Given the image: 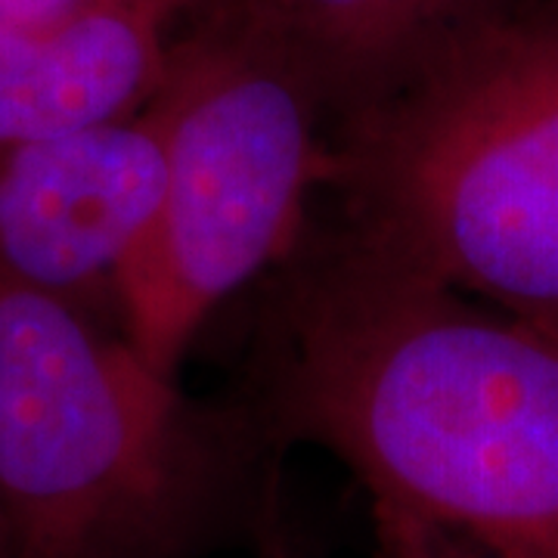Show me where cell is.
Segmentation results:
<instances>
[{"label": "cell", "instance_id": "52a82bcc", "mask_svg": "<svg viewBox=\"0 0 558 558\" xmlns=\"http://www.w3.org/2000/svg\"><path fill=\"white\" fill-rule=\"evenodd\" d=\"M499 7V0H240L236 22L341 121L391 94L438 47Z\"/></svg>", "mask_w": 558, "mask_h": 558}, {"label": "cell", "instance_id": "5b68a950", "mask_svg": "<svg viewBox=\"0 0 558 558\" xmlns=\"http://www.w3.org/2000/svg\"><path fill=\"white\" fill-rule=\"evenodd\" d=\"M159 128L140 116L0 153V286L72 301L109 292L156 218Z\"/></svg>", "mask_w": 558, "mask_h": 558}, {"label": "cell", "instance_id": "6da1fadb", "mask_svg": "<svg viewBox=\"0 0 558 558\" xmlns=\"http://www.w3.org/2000/svg\"><path fill=\"white\" fill-rule=\"evenodd\" d=\"M270 319L252 413L274 447L326 450L478 558H558L553 341L341 230Z\"/></svg>", "mask_w": 558, "mask_h": 558}, {"label": "cell", "instance_id": "3957f363", "mask_svg": "<svg viewBox=\"0 0 558 558\" xmlns=\"http://www.w3.org/2000/svg\"><path fill=\"white\" fill-rule=\"evenodd\" d=\"M341 233L558 348V0L499 7L339 121Z\"/></svg>", "mask_w": 558, "mask_h": 558}, {"label": "cell", "instance_id": "30bf717a", "mask_svg": "<svg viewBox=\"0 0 558 558\" xmlns=\"http://www.w3.org/2000/svg\"><path fill=\"white\" fill-rule=\"evenodd\" d=\"M258 558H292L289 556V549H286V543L279 534H270V537L260 543V556Z\"/></svg>", "mask_w": 558, "mask_h": 558}, {"label": "cell", "instance_id": "ba28073f", "mask_svg": "<svg viewBox=\"0 0 558 558\" xmlns=\"http://www.w3.org/2000/svg\"><path fill=\"white\" fill-rule=\"evenodd\" d=\"M373 558H478L440 527L373 506Z\"/></svg>", "mask_w": 558, "mask_h": 558}, {"label": "cell", "instance_id": "9c48e42d", "mask_svg": "<svg viewBox=\"0 0 558 558\" xmlns=\"http://www.w3.org/2000/svg\"><path fill=\"white\" fill-rule=\"evenodd\" d=\"M196 0H0V22H28L87 10H153L178 20Z\"/></svg>", "mask_w": 558, "mask_h": 558}, {"label": "cell", "instance_id": "277c9868", "mask_svg": "<svg viewBox=\"0 0 558 558\" xmlns=\"http://www.w3.org/2000/svg\"><path fill=\"white\" fill-rule=\"evenodd\" d=\"M146 112L165 183L112 301L128 341L178 376L220 304L295 255L329 140L304 81L236 20L171 50Z\"/></svg>", "mask_w": 558, "mask_h": 558}, {"label": "cell", "instance_id": "8fae6325", "mask_svg": "<svg viewBox=\"0 0 558 558\" xmlns=\"http://www.w3.org/2000/svg\"><path fill=\"white\" fill-rule=\"evenodd\" d=\"M0 558H7V556H3V543H0Z\"/></svg>", "mask_w": 558, "mask_h": 558}, {"label": "cell", "instance_id": "8992f818", "mask_svg": "<svg viewBox=\"0 0 558 558\" xmlns=\"http://www.w3.org/2000/svg\"><path fill=\"white\" fill-rule=\"evenodd\" d=\"M171 22L153 10L0 22V153L140 116L168 72Z\"/></svg>", "mask_w": 558, "mask_h": 558}, {"label": "cell", "instance_id": "7a4b0ae2", "mask_svg": "<svg viewBox=\"0 0 558 558\" xmlns=\"http://www.w3.org/2000/svg\"><path fill=\"white\" fill-rule=\"evenodd\" d=\"M255 413L193 400L87 307L0 286L7 558H199L277 534Z\"/></svg>", "mask_w": 558, "mask_h": 558}]
</instances>
